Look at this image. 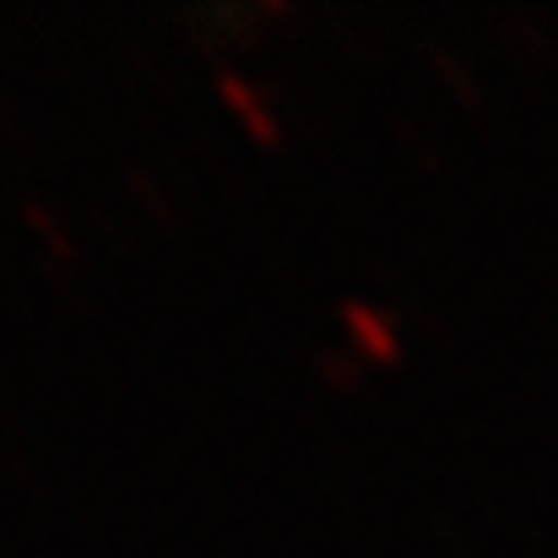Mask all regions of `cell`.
<instances>
[{"instance_id":"cell-2","label":"cell","mask_w":558,"mask_h":558,"mask_svg":"<svg viewBox=\"0 0 558 558\" xmlns=\"http://www.w3.org/2000/svg\"><path fill=\"white\" fill-rule=\"evenodd\" d=\"M222 98L255 125V136L260 142H277V120H266V109L255 104V93H250V82H239V76H222Z\"/></svg>"},{"instance_id":"cell-1","label":"cell","mask_w":558,"mask_h":558,"mask_svg":"<svg viewBox=\"0 0 558 558\" xmlns=\"http://www.w3.org/2000/svg\"><path fill=\"white\" fill-rule=\"evenodd\" d=\"M348 326L364 337V348H369L374 359H396V326L379 320L369 304H348Z\"/></svg>"}]
</instances>
